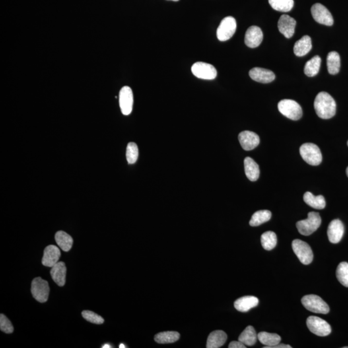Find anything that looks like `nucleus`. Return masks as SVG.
I'll return each mask as SVG.
<instances>
[{"mask_svg": "<svg viewBox=\"0 0 348 348\" xmlns=\"http://www.w3.org/2000/svg\"><path fill=\"white\" fill-rule=\"evenodd\" d=\"M314 108L317 116L321 118L328 119L336 113V103L334 99L326 92L317 94L314 102Z\"/></svg>", "mask_w": 348, "mask_h": 348, "instance_id": "obj_1", "label": "nucleus"}, {"mask_svg": "<svg viewBox=\"0 0 348 348\" xmlns=\"http://www.w3.org/2000/svg\"><path fill=\"white\" fill-rule=\"evenodd\" d=\"M321 224L320 214L311 212L308 214V219L296 222V226L298 232L303 236H308L316 231Z\"/></svg>", "mask_w": 348, "mask_h": 348, "instance_id": "obj_2", "label": "nucleus"}, {"mask_svg": "<svg viewBox=\"0 0 348 348\" xmlns=\"http://www.w3.org/2000/svg\"><path fill=\"white\" fill-rule=\"evenodd\" d=\"M300 154L310 165H319L322 162V156L320 148L314 143L303 144L300 148Z\"/></svg>", "mask_w": 348, "mask_h": 348, "instance_id": "obj_3", "label": "nucleus"}, {"mask_svg": "<svg viewBox=\"0 0 348 348\" xmlns=\"http://www.w3.org/2000/svg\"><path fill=\"white\" fill-rule=\"evenodd\" d=\"M278 109L283 116L292 120L297 121L302 116L301 107L294 100H281L278 104Z\"/></svg>", "mask_w": 348, "mask_h": 348, "instance_id": "obj_4", "label": "nucleus"}, {"mask_svg": "<svg viewBox=\"0 0 348 348\" xmlns=\"http://www.w3.org/2000/svg\"><path fill=\"white\" fill-rule=\"evenodd\" d=\"M301 301L302 305L310 312L321 314H327L329 312L328 305L319 296L306 295L302 297Z\"/></svg>", "mask_w": 348, "mask_h": 348, "instance_id": "obj_5", "label": "nucleus"}, {"mask_svg": "<svg viewBox=\"0 0 348 348\" xmlns=\"http://www.w3.org/2000/svg\"><path fill=\"white\" fill-rule=\"evenodd\" d=\"M50 288L48 282L41 277H36L32 280L31 293L33 297L37 301L44 303L48 300Z\"/></svg>", "mask_w": 348, "mask_h": 348, "instance_id": "obj_6", "label": "nucleus"}, {"mask_svg": "<svg viewBox=\"0 0 348 348\" xmlns=\"http://www.w3.org/2000/svg\"><path fill=\"white\" fill-rule=\"evenodd\" d=\"M306 324L309 330L317 336L326 337L331 332L330 325L318 317H309L307 319Z\"/></svg>", "mask_w": 348, "mask_h": 348, "instance_id": "obj_7", "label": "nucleus"}, {"mask_svg": "<svg viewBox=\"0 0 348 348\" xmlns=\"http://www.w3.org/2000/svg\"><path fill=\"white\" fill-rule=\"evenodd\" d=\"M292 249L296 257L303 265H310L314 259V253L308 243L300 240L292 242Z\"/></svg>", "mask_w": 348, "mask_h": 348, "instance_id": "obj_8", "label": "nucleus"}, {"mask_svg": "<svg viewBox=\"0 0 348 348\" xmlns=\"http://www.w3.org/2000/svg\"><path fill=\"white\" fill-rule=\"evenodd\" d=\"M236 20L232 16L224 18L217 30L218 40L225 42L232 38L236 31Z\"/></svg>", "mask_w": 348, "mask_h": 348, "instance_id": "obj_9", "label": "nucleus"}, {"mask_svg": "<svg viewBox=\"0 0 348 348\" xmlns=\"http://www.w3.org/2000/svg\"><path fill=\"white\" fill-rule=\"evenodd\" d=\"M191 71L195 77L202 80H214L217 75L215 68L211 64L205 62H197L193 64Z\"/></svg>", "mask_w": 348, "mask_h": 348, "instance_id": "obj_10", "label": "nucleus"}, {"mask_svg": "<svg viewBox=\"0 0 348 348\" xmlns=\"http://www.w3.org/2000/svg\"><path fill=\"white\" fill-rule=\"evenodd\" d=\"M311 12H312L313 18L319 24L326 26H333L334 21H333L331 12L322 4H314L311 9Z\"/></svg>", "mask_w": 348, "mask_h": 348, "instance_id": "obj_11", "label": "nucleus"}, {"mask_svg": "<svg viewBox=\"0 0 348 348\" xmlns=\"http://www.w3.org/2000/svg\"><path fill=\"white\" fill-rule=\"evenodd\" d=\"M119 106L121 112L125 116L131 114L133 111L134 97L133 92L129 86H123L119 92Z\"/></svg>", "mask_w": 348, "mask_h": 348, "instance_id": "obj_12", "label": "nucleus"}, {"mask_svg": "<svg viewBox=\"0 0 348 348\" xmlns=\"http://www.w3.org/2000/svg\"><path fill=\"white\" fill-rule=\"evenodd\" d=\"M296 24L295 20L291 16L283 14L279 18L277 26L279 32L283 34L285 38L289 39L292 38L295 33Z\"/></svg>", "mask_w": 348, "mask_h": 348, "instance_id": "obj_13", "label": "nucleus"}, {"mask_svg": "<svg viewBox=\"0 0 348 348\" xmlns=\"http://www.w3.org/2000/svg\"><path fill=\"white\" fill-rule=\"evenodd\" d=\"M238 139L243 149L247 151L254 149L260 143L259 135L251 131L242 132L239 134Z\"/></svg>", "mask_w": 348, "mask_h": 348, "instance_id": "obj_14", "label": "nucleus"}, {"mask_svg": "<svg viewBox=\"0 0 348 348\" xmlns=\"http://www.w3.org/2000/svg\"><path fill=\"white\" fill-rule=\"evenodd\" d=\"M263 40V33L259 27L252 26L248 28L245 34L244 42L250 48L259 47Z\"/></svg>", "mask_w": 348, "mask_h": 348, "instance_id": "obj_15", "label": "nucleus"}, {"mask_svg": "<svg viewBox=\"0 0 348 348\" xmlns=\"http://www.w3.org/2000/svg\"><path fill=\"white\" fill-rule=\"evenodd\" d=\"M345 234V226L339 219L333 220L327 228V236L329 241L333 244L341 241Z\"/></svg>", "mask_w": 348, "mask_h": 348, "instance_id": "obj_16", "label": "nucleus"}, {"mask_svg": "<svg viewBox=\"0 0 348 348\" xmlns=\"http://www.w3.org/2000/svg\"><path fill=\"white\" fill-rule=\"evenodd\" d=\"M249 75L253 80L261 83H271L275 78V74L272 71L259 67L251 69Z\"/></svg>", "mask_w": 348, "mask_h": 348, "instance_id": "obj_17", "label": "nucleus"}, {"mask_svg": "<svg viewBox=\"0 0 348 348\" xmlns=\"http://www.w3.org/2000/svg\"><path fill=\"white\" fill-rule=\"evenodd\" d=\"M61 252L58 247L54 245L47 246L43 252L42 264L45 267L52 268L59 261Z\"/></svg>", "mask_w": 348, "mask_h": 348, "instance_id": "obj_18", "label": "nucleus"}, {"mask_svg": "<svg viewBox=\"0 0 348 348\" xmlns=\"http://www.w3.org/2000/svg\"><path fill=\"white\" fill-rule=\"evenodd\" d=\"M66 273H67V268L65 263L57 262L51 268V277L53 281L59 286H63L65 285Z\"/></svg>", "mask_w": 348, "mask_h": 348, "instance_id": "obj_19", "label": "nucleus"}, {"mask_svg": "<svg viewBox=\"0 0 348 348\" xmlns=\"http://www.w3.org/2000/svg\"><path fill=\"white\" fill-rule=\"evenodd\" d=\"M259 304V299L253 296H245L238 298L234 302V307L239 312H246Z\"/></svg>", "mask_w": 348, "mask_h": 348, "instance_id": "obj_20", "label": "nucleus"}, {"mask_svg": "<svg viewBox=\"0 0 348 348\" xmlns=\"http://www.w3.org/2000/svg\"><path fill=\"white\" fill-rule=\"evenodd\" d=\"M227 335L222 330L214 331L209 335L207 339V348H219L225 344Z\"/></svg>", "mask_w": 348, "mask_h": 348, "instance_id": "obj_21", "label": "nucleus"}, {"mask_svg": "<svg viewBox=\"0 0 348 348\" xmlns=\"http://www.w3.org/2000/svg\"><path fill=\"white\" fill-rule=\"evenodd\" d=\"M245 174L248 180L255 181L258 180L260 175V170L257 162L253 159L247 157L244 161Z\"/></svg>", "mask_w": 348, "mask_h": 348, "instance_id": "obj_22", "label": "nucleus"}, {"mask_svg": "<svg viewBox=\"0 0 348 348\" xmlns=\"http://www.w3.org/2000/svg\"><path fill=\"white\" fill-rule=\"evenodd\" d=\"M312 48V39L309 36H304L295 43L294 47V52L296 56H304Z\"/></svg>", "mask_w": 348, "mask_h": 348, "instance_id": "obj_23", "label": "nucleus"}, {"mask_svg": "<svg viewBox=\"0 0 348 348\" xmlns=\"http://www.w3.org/2000/svg\"><path fill=\"white\" fill-rule=\"evenodd\" d=\"M55 240L59 248L64 252H69L73 247V238L65 232H57L55 235Z\"/></svg>", "mask_w": 348, "mask_h": 348, "instance_id": "obj_24", "label": "nucleus"}, {"mask_svg": "<svg viewBox=\"0 0 348 348\" xmlns=\"http://www.w3.org/2000/svg\"><path fill=\"white\" fill-rule=\"evenodd\" d=\"M303 199L307 205L315 209L322 210L326 207V201L322 195L315 196L310 191H306L304 194Z\"/></svg>", "mask_w": 348, "mask_h": 348, "instance_id": "obj_25", "label": "nucleus"}, {"mask_svg": "<svg viewBox=\"0 0 348 348\" xmlns=\"http://www.w3.org/2000/svg\"><path fill=\"white\" fill-rule=\"evenodd\" d=\"M257 338L263 345L267 346L264 348H271L273 346L277 345L281 343V338L279 335L276 333L265 332V331L259 333L257 335Z\"/></svg>", "mask_w": 348, "mask_h": 348, "instance_id": "obj_26", "label": "nucleus"}, {"mask_svg": "<svg viewBox=\"0 0 348 348\" xmlns=\"http://www.w3.org/2000/svg\"><path fill=\"white\" fill-rule=\"evenodd\" d=\"M327 67L328 73L332 75L339 73L341 68V57L335 51L329 53L327 57Z\"/></svg>", "mask_w": 348, "mask_h": 348, "instance_id": "obj_27", "label": "nucleus"}, {"mask_svg": "<svg viewBox=\"0 0 348 348\" xmlns=\"http://www.w3.org/2000/svg\"><path fill=\"white\" fill-rule=\"evenodd\" d=\"M257 335L254 327L248 326L242 331L241 334L239 337V341L241 342L244 345L252 347L256 343Z\"/></svg>", "mask_w": 348, "mask_h": 348, "instance_id": "obj_28", "label": "nucleus"}, {"mask_svg": "<svg viewBox=\"0 0 348 348\" xmlns=\"http://www.w3.org/2000/svg\"><path fill=\"white\" fill-rule=\"evenodd\" d=\"M321 58L319 55L312 57L310 60L307 61L304 67V73L309 77H314L319 73L320 70Z\"/></svg>", "mask_w": 348, "mask_h": 348, "instance_id": "obj_29", "label": "nucleus"}, {"mask_svg": "<svg viewBox=\"0 0 348 348\" xmlns=\"http://www.w3.org/2000/svg\"><path fill=\"white\" fill-rule=\"evenodd\" d=\"M180 338V333L177 331H164L156 335L154 340L159 344H170L178 341Z\"/></svg>", "mask_w": 348, "mask_h": 348, "instance_id": "obj_30", "label": "nucleus"}, {"mask_svg": "<svg viewBox=\"0 0 348 348\" xmlns=\"http://www.w3.org/2000/svg\"><path fill=\"white\" fill-rule=\"evenodd\" d=\"M271 217L270 211H267V210L257 211L253 214L252 219L250 221V225L251 226H258L266 222L269 221Z\"/></svg>", "mask_w": 348, "mask_h": 348, "instance_id": "obj_31", "label": "nucleus"}, {"mask_svg": "<svg viewBox=\"0 0 348 348\" xmlns=\"http://www.w3.org/2000/svg\"><path fill=\"white\" fill-rule=\"evenodd\" d=\"M261 244L266 250H271L277 245V238L274 232H266L261 236Z\"/></svg>", "mask_w": 348, "mask_h": 348, "instance_id": "obj_32", "label": "nucleus"}, {"mask_svg": "<svg viewBox=\"0 0 348 348\" xmlns=\"http://www.w3.org/2000/svg\"><path fill=\"white\" fill-rule=\"evenodd\" d=\"M269 5L275 11L287 12L293 9L294 0H268Z\"/></svg>", "mask_w": 348, "mask_h": 348, "instance_id": "obj_33", "label": "nucleus"}, {"mask_svg": "<svg viewBox=\"0 0 348 348\" xmlns=\"http://www.w3.org/2000/svg\"><path fill=\"white\" fill-rule=\"evenodd\" d=\"M336 276L338 281L345 287L348 288V263L342 262L338 266Z\"/></svg>", "mask_w": 348, "mask_h": 348, "instance_id": "obj_34", "label": "nucleus"}, {"mask_svg": "<svg viewBox=\"0 0 348 348\" xmlns=\"http://www.w3.org/2000/svg\"><path fill=\"white\" fill-rule=\"evenodd\" d=\"M127 160L129 164H134L137 161L139 156V150L135 143H129L127 148Z\"/></svg>", "mask_w": 348, "mask_h": 348, "instance_id": "obj_35", "label": "nucleus"}, {"mask_svg": "<svg viewBox=\"0 0 348 348\" xmlns=\"http://www.w3.org/2000/svg\"><path fill=\"white\" fill-rule=\"evenodd\" d=\"M81 314L86 321L93 323V324H102L104 322V319L102 316H99L91 311L84 310L82 312Z\"/></svg>", "mask_w": 348, "mask_h": 348, "instance_id": "obj_36", "label": "nucleus"}, {"mask_svg": "<svg viewBox=\"0 0 348 348\" xmlns=\"http://www.w3.org/2000/svg\"><path fill=\"white\" fill-rule=\"evenodd\" d=\"M0 329L7 334H11L14 331V327L11 321L3 314L0 315Z\"/></svg>", "mask_w": 348, "mask_h": 348, "instance_id": "obj_37", "label": "nucleus"}, {"mask_svg": "<svg viewBox=\"0 0 348 348\" xmlns=\"http://www.w3.org/2000/svg\"><path fill=\"white\" fill-rule=\"evenodd\" d=\"M229 348H246V345L241 343V342L238 341H232L230 343L229 346H228Z\"/></svg>", "mask_w": 348, "mask_h": 348, "instance_id": "obj_38", "label": "nucleus"}, {"mask_svg": "<svg viewBox=\"0 0 348 348\" xmlns=\"http://www.w3.org/2000/svg\"><path fill=\"white\" fill-rule=\"evenodd\" d=\"M271 348H292L290 345H284V344H278L277 345L273 346Z\"/></svg>", "mask_w": 348, "mask_h": 348, "instance_id": "obj_39", "label": "nucleus"}, {"mask_svg": "<svg viewBox=\"0 0 348 348\" xmlns=\"http://www.w3.org/2000/svg\"><path fill=\"white\" fill-rule=\"evenodd\" d=\"M102 348H112V347H111L110 345H104V347H102Z\"/></svg>", "mask_w": 348, "mask_h": 348, "instance_id": "obj_40", "label": "nucleus"}, {"mask_svg": "<svg viewBox=\"0 0 348 348\" xmlns=\"http://www.w3.org/2000/svg\"><path fill=\"white\" fill-rule=\"evenodd\" d=\"M119 348H126V347H125V345H123V344H121L120 346H119Z\"/></svg>", "mask_w": 348, "mask_h": 348, "instance_id": "obj_41", "label": "nucleus"}, {"mask_svg": "<svg viewBox=\"0 0 348 348\" xmlns=\"http://www.w3.org/2000/svg\"><path fill=\"white\" fill-rule=\"evenodd\" d=\"M347 176L348 177V167L347 169Z\"/></svg>", "mask_w": 348, "mask_h": 348, "instance_id": "obj_42", "label": "nucleus"}, {"mask_svg": "<svg viewBox=\"0 0 348 348\" xmlns=\"http://www.w3.org/2000/svg\"><path fill=\"white\" fill-rule=\"evenodd\" d=\"M171 1H178L179 0H171Z\"/></svg>", "mask_w": 348, "mask_h": 348, "instance_id": "obj_43", "label": "nucleus"}, {"mask_svg": "<svg viewBox=\"0 0 348 348\" xmlns=\"http://www.w3.org/2000/svg\"><path fill=\"white\" fill-rule=\"evenodd\" d=\"M343 348H348V347H343Z\"/></svg>", "mask_w": 348, "mask_h": 348, "instance_id": "obj_44", "label": "nucleus"}, {"mask_svg": "<svg viewBox=\"0 0 348 348\" xmlns=\"http://www.w3.org/2000/svg\"></svg>", "mask_w": 348, "mask_h": 348, "instance_id": "obj_45", "label": "nucleus"}]
</instances>
